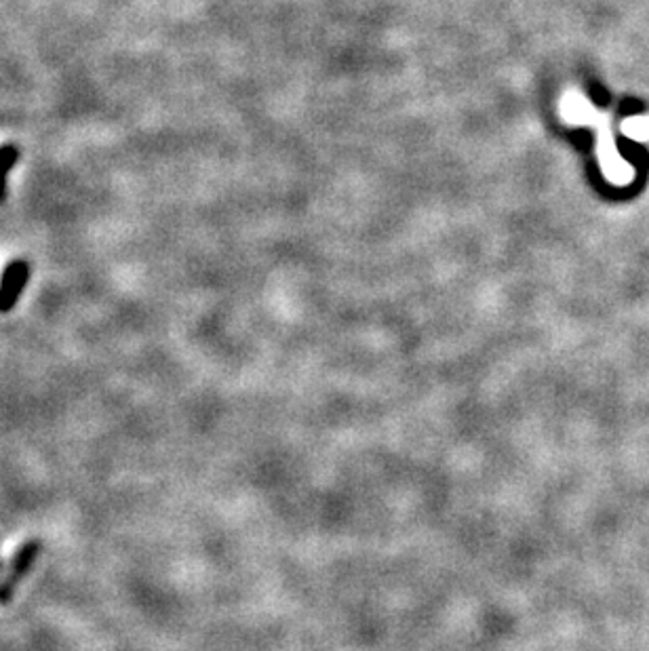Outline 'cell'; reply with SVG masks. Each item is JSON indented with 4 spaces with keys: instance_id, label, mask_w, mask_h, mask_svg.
<instances>
[{
    "instance_id": "cell-2",
    "label": "cell",
    "mask_w": 649,
    "mask_h": 651,
    "mask_svg": "<svg viewBox=\"0 0 649 651\" xmlns=\"http://www.w3.org/2000/svg\"><path fill=\"white\" fill-rule=\"evenodd\" d=\"M27 281H30V264L26 260L9 261L0 275V314H7L18 306Z\"/></svg>"
},
{
    "instance_id": "cell-1",
    "label": "cell",
    "mask_w": 649,
    "mask_h": 651,
    "mask_svg": "<svg viewBox=\"0 0 649 651\" xmlns=\"http://www.w3.org/2000/svg\"><path fill=\"white\" fill-rule=\"evenodd\" d=\"M41 548L42 544L38 542V539H30V542L21 544L19 550L13 556V561H11L7 577L0 582V605L11 603L15 588H18V584L30 573L32 565L36 563L38 554H41Z\"/></svg>"
},
{
    "instance_id": "cell-3",
    "label": "cell",
    "mask_w": 649,
    "mask_h": 651,
    "mask_svg": "<svg viewBox=\"0 0 649 651\" xmlns=\"http://www.w3.org/2000/svg\"><path fill=\"white\" fill-rule=\"evenodd\" d=\"M19 159V150L15 143H3L0 146V203H3L4 198H7V180H9V174L13 171L15 163H18Z\"/></svg>"
},
{
    "instance_id": "cell-4",
    "label": "cell",
    "mask_w": 649,
    "mask_h": 651,
    "mask_svg": "<svg viewBox=\"0 0 649 651\" xmlns=\"http://www.w3.org/2000/svg\"><path fill=\"white\" fill-rule=\"evenodd\" d=\"M0 573H3V563H0Z\"/></svg>"
}]
</instances>
